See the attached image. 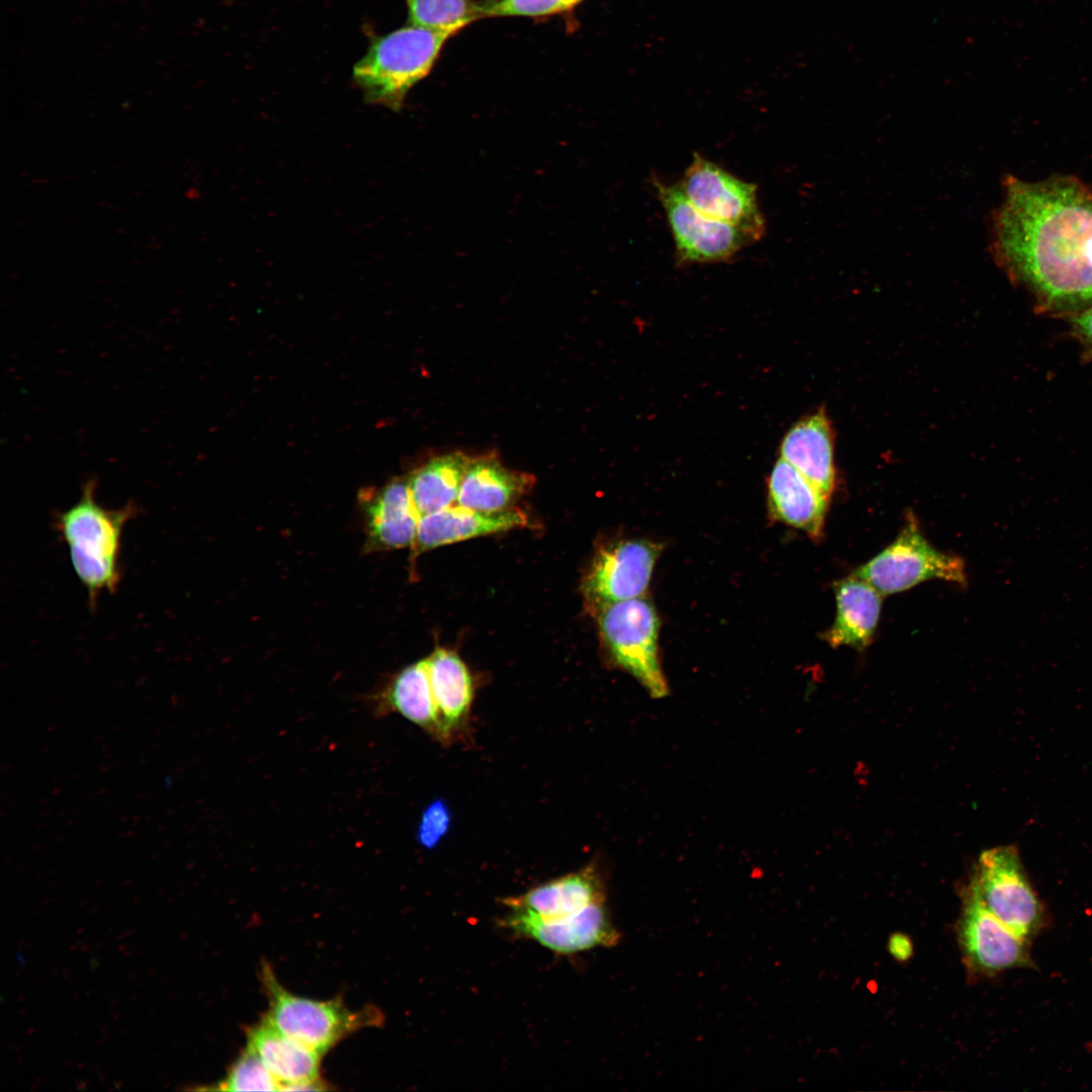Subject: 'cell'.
<instances>
[{
    "label": "cell",
    "mask_w": 1092,
    "mask_h": 1092,
    "mask_svg": "<svg viewBox=\"0 0 1092 1092\" xmlns=\"http://www.w3.org/2000/svg\"><path fill=\"white\" fill-rule=\"evenodd\" d=\"M991 219V253L1038 304L1072 315L1092 305V190L1055 175L1003 179Z\"/></svg>",
    "instance_id": "cell-1"
},
{
    "label": "cell",
    "mask_w": 1092,
    "mask_h": 1092,
    "mask_svg": "<svg viewBox=\"0 0 1092 1092\" xmlns=\"http://www.w3.org/2000/svg\"><path fill=\"white\" fill-rule=\"evenodd\" d=\"M96 481L88 479L76 504L56 516V528L66 543L73 569L95 608L103 592L113 593L120 580L119 556L125 524L138 508L102 507L95 498Z\"/></svg>",
    "instance_id": "cell-2"
},
{
    "label": "cell",
    "mask_w": 1092,
    "mask_h": 1092,
    "mask_svg": "<svg viewBox=\"0 0 1092 1092\" xmlns=\"http://www.w3.org/2000/svg\"><path fill=\"white\" fill-rule=\"evenodd\" d=\"M455 33L410 24L373 38L353 69L365 100L399 110L407 92L430 73L442 47Z\"/></svg>",
    "instance_id": "cell-3"
},
{
    "label": "cell",
    "mask_w": 1092,
    "mask_h": 1092,
    "mask_svg": "<svg viewBox=\"0 0 1092 1092\" xmlns=\"http://www.w3.org/2000/svg\"><path fill=\"white\" fill-rule=\"evenodd\" d=\"M968 883L987 909L1030 942L1045 927L1048 915L1013 845L984 850Z\"/></svg>",
    "instance_id": "cell-4"
},
{
    "label": "cell",
    "mask_w": 1092,
    "mask_h": 1092,
    "mask_svg": "<svg viewBox=\"0 0 1092 1092\" xmlns=\"http://www.w3.org/2000/svg\"><path fill=\"white\" fill-rule=\"evenodd\" d=\"M659 625L653 605L644 596L599 610L600 633L612 660L655 699L668 695L658 654Z\"/></svg>",
    "instance_id": "cell-5"
},
{
    "label": "cell",
    "mask_w": 1092,
    "mask_h": 1092,
    "mask_svg": "<svg viewBox=\"0 0 1092 1092\" xmlns=\"http://www.w3.org/2000/svg\"><path fill=\"white\" fill-rule=\"evenodd\" d=\"M853 575L882 595L900 593L934 578L959 584L967 580L963 559L935 549L921 534L912 516L899 536Z\"/></svg>",
    "instance_id": "cell-6"
},
{
    "label": "cell",
    "mask_w": 1092,
    "mask_h": 1092,
    "mask_svg": "<svg viewBox=\"0 0 1092 1092\" xmlns=\"http://www.w3.org/2000/svg\"><path fill=\"white\" fill-rule=\"evenodd\" d=\"M263 981L269 999L265 1019L320 1055L349 1033L379 1019L371 1010L354 1012L340 1002L295 996L282 988L268 967L263 970Z\"/></svg>",
    "instance_id": "cell-7"
},
{
    "label": "cell",
    "mask_w": 1092,
    "mask_h": 1092,
    "mask_svg": "<svg viewBox=\"0 0 1092 1092\" xmlns=\"http://www.w3.org/2000/svg\"><path fill=\"white\" fill-rule=\"evenodd\" d=\"M961 899L957 936L963 963L972 978H992L1011 969H1034L1029 942L993 915L968 882L961 889Z\"/></svg>",
    "instance_id": "cell-8"
},
{
    "label": "cell",
    "mask_w": 1092,
    "mask_h": 1092,
    "mask_svg": "<svg viewBox=\"0 0 1092 1092\" xmlns=\"http://www.w3.org/2000/svg\"><path fill=\"white\" fill-rule=\"evenodd\" d=\"M679 185L691 203L705 215L738 229L752 243L764 236L766 224L758 206L755 184L694 153Z\"/></svg>",
    "instance_id": "cell-9"
},
{
    "label": "cell",
    "mask_w": 1092,
    "mask_h": 1092,
    "mask_svg": "<svg viewBox=\"0 0 1092 1092\" xmlns=\"http://www.w3.org/2000/svg\"><path fill=\"white\" fill-rule=\"evenodd\" d=\"M669 228L679 265L722 263L733 259L750 239L738 229L698 210L678 184L651 178Z\"/></svg>",
    "instance_id": "cell-10"
},
{
    "label": "cell",
    "mask_w": 1092,
    "mask_h": 1092,
    "mask_svg": "<svg viewBox=\"0 0 1092 1092\" xmlns=\"http://www.w3.org/2000/svg\"><path fill=\"white\" fill-rule=\"evenodd\" d=\"M661 545L641 539L612 543L595 556L582 590L592 607L601 608L643 597Z\"/></svg>",
    "instance_id": "cell-11"
},
{
    "label": "cell",
    "mask_w": 1092,
    "mask_h": 1092,
    "mask_svg": "<svg viewBox=\"0 0 1092 1092\" xmlns=\"http://www.w3.org/2000/svg\"><path fill=\"white\" fill-rule=\"evenodd\" d=\"M499 925L521 938L535 940L560 954H570L619 943L621 933L612 921L606 902L557 919L541 918L520 910L500 919Z\"/></svg>",
    "instance_id": "cell-12"
},
{
    "label": "cell",
    "mask_w": 1092,
    "mask_h": 1092,
    "mask_svg": "<svg viewBox=\"0 0 1092 1092\" xmlns=\"http://www.w3.org/2000/svg\"><path fill=\"white\" fill-rule=\"evenodd\" d=\"M606 900L604 875L598 864L588 863L576 872L547 881L521 895L504 898L502 903L510 910L527 911L545 919H557Z\"/></svg>",
    "instance_id": "cell-13"
},
{
    "label": "cell",
    "mask_w": 1092,
    "mask_h": 1092,
    "mask_svg": "<svg viewBox=\"0 0 1092 1092\" xmlns=\"http://www.w3.org/2000/svg\"><path fill=\"white\" fill-rule=\"evenodd\" d=\"M779 453L781 459L831 497L836 482L834 435L824 408L796 422L783 437Z\"/></svg>",
    "instance_id": "cell-14"
},
{
    "label": "cell",
    "mask_w": 1092,
    "mask_h": 1092,
    "mask_svg": "<svg viewBox=\"0 0 1092 1092\" xmlns=\"http://www.w3.org/2000/svg\"><path fill=\"white\" fill-rule=\"evenodd\" d=\"M829 499L790 463L781 458L775 463L767 479L768 510L775 519L819 540Z\"/></svg>",
    "instance_id": "cell-15"
},
{
    "label": "cell",
    "mask_w": 1092,
    "mask_h": 1092,
    "mask_svg": "<svg viewBox=\"0 0 1092 1092\" xmlns=\"http://www.w3.org/2000/svg\"><path fill=\"white\" fill-rule=\"evenodd\" d=\"M526 525L527 517L520 510L481 512L457 504L422 516L414 549L418 552L430 550Z\"/></svg>",
    "instance_id": "cell-16"
},
{
    "label": "cell",
    "mask_w": 1092,
    "mask_h": 1092,
    "mask_svg": "<svg viewBox=\"0 0 1092 1092\" xmlns=\"http://www.w3.org/2000/svg\"><path fill=\"white\" fill-rule=\"evenodd\" d=\"M834 594L836 615L823 639L832 647L867 648L879 623L882 594L854 575L836 582Z\"/></svg>",
    "instance_id": "cell-17"
},
{
    "label": "cell",
    "mask_w": 1092,
    "mask_h": 1092,
    "mask_svg": "<svg viewBox=\"0 0 1092 1092\" xmlns=\"http://www.w3.org/2000/svg\"><path fill=\"white\" fill-rule=\"evenodd\" d=\"M364 502L370 549L414 546L422 516L408 481L394 480Z\"/></svg>",
    "instance_id": "cell-18"
},
{
    "label": "cell",
    "mask_w": 1092,
    "mask_h": 1092,
    "mask_svg": "<svg viewBox=\"0 0 1092 1092\" xmlns=\"http://www.w3.org/2000/svg\"><path fill=\"white\" fill-rule=\"evenodd\" d=\"M427 658L444 742H449L468 723L473 680L465 663L451 650L438 648Z\"/></svg>",
    "instance_id": "cell-19"
},
{
    "label": "cell",
    "mask_w": 1092,
    "mask_h": 1092,
    "mask_svg": "<svg viewBox=\"0 0 1092 1092\" xmlns=\"http://www.w3.org/2000/svg\"><path fill=\"white\" fill-rule=\"evenodd\" d=\"M533 484L532 475L509 469L491 455L471 458L457 504L481 512L505 511Z\"/></svg>",
    "instance_id": "cell-20"
},
{
    "label": "cell",
    "mask_w": 1092,
    "mask_h": 1092,
    "mask_svg": "<svg viewBox=\"0 0 1092 1092\" xmlns=\"http://www.w3.org/2000/svg\"><path fill=\"white\" fill-rule=\"evenodd\" d=\"M248 1045L280 1082V1090L318 1080L322 1055L294 1040L264 1019L250 1028Z\"/></svg>",
    "instance_id": "cell-21"
},
{
    "label": "cell",
    "mask_w": 1092,
    "mask_h": 1092,
    "mask_svg": "<svg viewBox=\"0 0 1092 1092\" xmlns=\"http://www.w3.org/2000/svg\"><path fill=\"white\" fill-rule=\"evenodd\" d=\"M380 712H396L444 742L438 709L431 685L428 658L406 666L396 674L381 696Z\"/></svg>",
    "instance_id": "cell-22"
},
{
    "label": "cell",
    "mask_w": 1092,
    "mask_h": 1092,
    "mask_svg": "<svg viewBox=\"0 0 1092 1092\" xmlns=\"http://www.w3.org/2000/svg\"><path fill=\"white\" fill-rule=\"evenodd\" d=\"M471 458L462 452L438 456L408 479L415 505L425 516L457 503L461 484Z\"/></svg>",
    "instance_id": "cell-23"
},
{
    "label": "cell",
    "mask_w": 1092,
    "mask_h": 1092,
    "mask_svg": "<svg viewBox=\"0 0 1092 1092\" xmlns=\"http://www.w3.org/2000/svg\"><path fill=\"white\" fill-rule=\"evenodd\" d=\"M408 22L433 30L458 32L481 17L478 3L471 0H405Z\"/></svg>",
    "instance_id": "cell-24"
},
{
    "label": "cell",
    "mask_w": 1092,
    "mask_h": 1092,
    "mask_svg": "<svg viewBox=\"0 0 1092 1092\" xmlns=\"http://www.w3.org/2000/svg\"><path fill=\"white\" fill-rule=\"evenodd\" d=\"M224 1091H277L280 1082L265 1066L260 1057L251 1048L231 1067L226 1078L216 1087Z\"/></svg>",
    "instance_id": "cell-25"
},
{
    "label": "cell",
    "mask_w": 1092,
    "mask_h": 1092,
    "mask_svg": "<svg viewBox=\"0 0 1092 1092\" xmlns=\"http://www.w3.org/2000/svg\"><path fill=\"white\" fill-rule=\"evenodd\" d=\"M583 0H481V17H538L566 11Z\"/></svg>",
    "instance_id": "cell-26"
},
{
    "label": "cell",
    "mask_w": 1092,
    "mask_h": 1092,
    "mask_svg": "<svg viewBox=\"0 0 1092 1092\" xmlns=\"http://www.w3.org/2000/svg\"><path fill=\"white\" fill-rule=\"evenodd\" d=\"M453 815L447 803L435 800L423 811L418 824L417 841L425 848L432 849L449 832Z\"/></svg>",
    "instance_id": "cell-27"
},
{
    "label": "cell",
    "mask_w": 1092,
    "mask_h": 1092,
    "mask_svg": "<svg viewBox=\"0 0 1092 1092\" xmlns=\"http://www.w3.org/2000/svg\"><path fill=\"white\" fill-rule=\"evenodd\" d=\"M912 943L906 935L896 933L891 936L889 940V950L898 961L909 959L912 954Z\"/></svg>",
    "instance_id": "cell-28"
},
{
    "label": "cell",
    "mask_w": 1092,
    "mask_h": 1092,
    "mask_svg": "<svg viewBox=\"0 0 1092 1092\" xmlns=\"http://www.w3.org/2000/svg\"><path fill=\"white\" fill-rule=\"evenodd\" d=\"M1072 323L1092 347V305L1073 314Z\"/></svg>",
    "instance_id": "cell-29"
}]
</instances>
